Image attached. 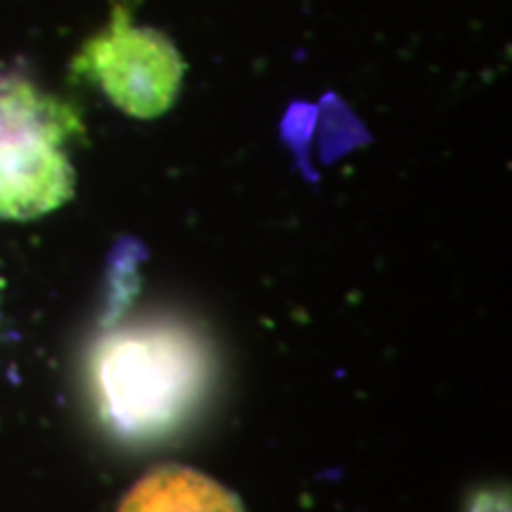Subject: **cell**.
I'll return each instance as SVG.
<instances>
[{
    "label": "cell",
    "instance_id": "cell-5",
    "mask_svg": "<svg viewBox=\"0 0 512 512\" xmlns=\"http://www.w3.org/2000/svg\"><path fill=\"white\" fill-rule=\"evenodd\" d=\"M24 131L81 136L79 112L55 95L38 91L27 79H0V136Z\"/></svg>",
    "mask_w": 512,
    "mask_h": 512
},
{
    "label": "cell",
    "instance_id": "cell-2",
    "mask_svg": "<svg viewBox=\"0 0 512 512\" xmlns=\"http://www.w3.org/2000/svg\"><path fill=\"white\" fill-rule=\"evenodd\" d=\"M76 69L93 79L119 110L138 119L166 112L176 100L183 62L162 34L133 27L126 10H114L110 29L83 46Z\"/></svg>",
    "mask_w": 512,
    "mask_h": 512
},
{
    "label": "cell",
    "instance_id": "cell-6",
    "mask_svg": "<svg viewBox=\"0 0 512 512\" xmlns=\"http://www.w3.org/2000/svg\"><path fill=\"white\" fill-rule=\"evenodd\" d=\"M475 512H508V503H503L501 498H484V501H479Z\"/></svg>",
    "mask_w": 512,
    "mask_h": 512
},
{
    "label": "cell",
    "instance_id": "cell-4",
    "mask_svg": "<svg viewBox=\"0 0 512 512\" xmlns=\"http://www.w3.org/2000/svg\"><path fill=\"white\" fill-rule=\"evenodd\" d=\"M119 512H245L240 498L202 472L164 465L147 472L119 505Z\"/></svg>",
    "mask_w": 512,
    "mask_h": 512
},
{
    "label": "cell",
    "instance_id": "cell-1",
    "mask_svg": "<svg viewBox=\"0 0 512 512\" xmlns=\"http://www.w3.org/2000/svg\"><path fill=\"white\" fill-rule=\"evenodd\" d=\"M207 351L181 325H126L102 335L91 354V384L100 418L124 439L171 432L200 403Z\"/></svg>",
    "mask_w": 512,
    "mask_h": 512
},
{
    "label": "cell",
    "instance_id": "cell-3",
    "mask_svg": "<svg viewBox=\"0 0 512 512\" xmlns=\"http://www.w3.org/2000/svg\"><path fill=\"white\" fill-rule=\"evenodd\" d=\"M67 140L48 131L0 136V219H38L72 197L74 169L62 150Z\"/></svg>",
    "mask_w": 512,
    "mask_h": 512
}]
</instances>
